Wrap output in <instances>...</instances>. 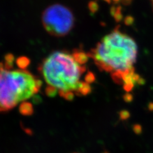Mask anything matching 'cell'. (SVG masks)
<instances>
[{
  "label": "cell",
  "instance_id": "1",
  "mask_svg": "<svg viewBox=\"0 0 153 153\" xmlns=\"http://www.w3.org/2000/svg\"><path fill=\"white\" fill-rule=\"evenodd\" d=\"M88 55L82 51H56L42 61L39 70L47 85L46 93L50 97L58 93L67 100L75 95L85 96L91 91L90 84L95 77L87 73Z\"/></svg>",
  "mask_w": 153,
  "mask_h": 153
},
{
  "label": "cell",
  "instance_id": "2",
  "mask_svg": "<svg viewBox=\"0 0 153 153\" xmlns=\"http://www.w3.org/2000/svg\"><path fill=\"white\" fill-rule=\"evenodd\" d=\"M137 45L133 38L118 29L105 36L89 53L98 68L111 74L121 84L126 75L135 71Z\"/></svg>",
  "mask_w": 153,
  "mask_h": 153
},
{
  "label": "cell",
  "instance_id": "3",
  "mask_svg": "<svg viewBox=\"0 0 153 153\" xmlns=\"http://www.w3.org/2000/svg\"><path fill=\"white\" fill-rule=\"evenodd\" d=\"M42 81L25 70L4 69L0 75V112H7L36 94Z\"/></svg>",
  "mask_w": 153,
  "mask_h": 153
},
{
  "label": "cell",
  "instance_id": "4",
  "mask_svg": "<svg viewBox=\"0 0 153 153\" xmlns=\"http://www.w3.org/2000/svg\"><path fill=\"white\" fill-rule=\"evenodd\" d=\"M42 22L50 35L62 37L72 30L75 17L70 8L63 4H55L47 7L42 13Z\"/></svg>",
  "mask_w": 153,
  "mask_h": 153
},
{
  "label": "cell",
  "instance_id": "5",
  "mask_svg": "<svg viewBox=\"0 0 153 153\" xmlns=\"http://www.w3.org/2000/svg\"><path fill=\"white\" fill-rule=\"evenodd\" d=\"M20 111L22 114L25 115H30L33 112V108L30 103H25L21 105Z\"/></svg>",
  "mask_w": 153,
  "mask_h": 153
},
{
  "label": "cell",
  "instance_id": "6",
  "mask_svg": "<svg viewBox=\"0 0 153 153\" xmlns=\"http://www.w3.org/2000/svg\"><path fill=\"white\" fill-rule=\"evenodd\" d=\"M119 116L121 121H126L131 117V114L128 110H122L119 112Z\"/></svg>",
  "mask_w": 153,
  "mask_h": 153
},
{
  "label": "cell",
  "instance_id": "7",
  "mask_svg": "<svg viewBox=\"0 0 153 153\" xmlns=\"http://www.w3.org/2000/svg\"><path fill=\"white\" fill-rule=\"evenodd\" d=\"M132 130L136 135H139L142 133V126L140 124H135L132 126Z\"/></svg>",
  "mask_w": 153,
  "mask_h": 153
},
{
  "label": "cell",
  "instance_id": "8",
  "mask_svg": "<svg viewBox=\"0 0 153 153\" xmlns=\"http://www.w3.org/2000/svg\"><path fill=\"white\" fill-rule=\"evenodd\" d=\"M123 100L124 102H125L126 103H130L131 102H133V96L132 94H131L130 93H126L124 94L123 95Z\"/></svg>",
  "mask_w": 153,
  "mask_h": 153
},
{
  "label": "cell",
  "instance_id": "9",
  "mask_svg": "<svg viewBox=\"0 0 153 153\" xmlns=\"http://www.w3.org/2000/svg\"><path fill=\"white\" fill-rule=\"evenodd\" d=\"M147 107H148V110H149L150 112H153V102H151L148 103Z\"/></svg>",
  "mask_w": 153,
  "mask_h": 153
},
{
  "label": "cell",
  "instance_id": "10",
  "mask_svg": "<svg viewBox=\"0 0 153 153\" xmlns=\"http://www.w3.org/2000/svg\"><path fill=\"white\" fill-rule=\"evenodd\" d=\"M5 68H6V66H4V65L2 63H0V75H1L2 71Z\"/></svg>",
  "mask_w": 153,
  "mask_h": 153
},
{
  "label": "cell",
  "instance_id": "11",
  "mask_svg": "<svg viewBox=\"0 0 153 153\" xmlns=\"http://www.w3.org/2000/svg\"><path fill=\"white\" fill-rule=\"evenodd\" d=\"M150 2L151 3V5H152V9H153V0H150Z\"/></svg>",
  "mask_w": 153,
  "mask_h": 153
},
{
  "label": "cell",
  "instance_id": "12",
  "mask_svg": "<svg viewBox=\"0 0 153 153\" xmlns=\"http://www.w3.org/2000/svg\"><path fill=\"white\" fill-rule=\"evenodd\" d=\"M104 153H108V152H104Z\"/></svg>",
  "mask_w": 153,
  "mask_h": 153
}]
</instances>
